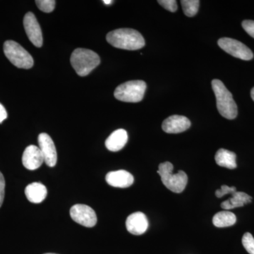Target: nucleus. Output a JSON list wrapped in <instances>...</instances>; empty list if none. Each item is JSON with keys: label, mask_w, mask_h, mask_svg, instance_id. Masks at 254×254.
I'll return each instance as SVG.
<instances>
[{"label": "nucleus", "mask_w": 254, "mask_h": 254, "mask_svg": "<svg viewBox=\"0 0 254 254\" xmlns=\"http://www.w3.org/2000/svg\"><path fill=\"white\" fill-rule=\"evenodd\" d=\"M106 40L111 46L123 50H139L145 44L141 33L131 28H120L110 31L107 35Z\"/></svg>", "instance_id": "nucleus-1"}, {"label": "nucleus", "mask_w": 254, "mask_h": 254, "mask_svg": "<svg viewBox=\"0 0 254 254\" xmlns=\"http://www.w3.org/2000/svg\"><path fill=\"white\" fill-rule=\"evenodd\" d=\"M212 88L216 97L219 113L227 120L236 118L238 114L237 105L226 86L220 80L214 79L212 81Z\"/></svg>", "instance_id": "nucleus-2"}, {"label": "nucleus", "mask_w": 254, "mask_h": 254, "mask_svg": "<svg viewBox=\"0 0 254 254\" xmlns=\"http://www.w3.org/2000/svg\"><path fill=\"white\" fill-rule=\"evenodd\" d=\"M70 61L78 76H86L100 64V58L91 50L77 48L71 54Z\"/></svg>", "instance_id": "nucleus-3"}, {"label": "nucleus", "mask_w": 254, "mask_h": 254, "mask_svg": "<svg viewBox=\"0 0 254 254\" xmlns=\"http://www.w3.org/2000/svg\"><path fill=\"white\" fill-rule=\"evenodd\" d=\"M173 165L170 162L160 164L158 175L161 177L162 182L169 190L175 193H181L186 188L188 177L184 171H179L173 174Z\"/></svg>", "instance_id": "nucleus-4"}, {"label": "nucleus", "mask_w": 254, "mask_h": 254, "mask_svg": "<svg viewBox=\"0 0 254 254\" xmlns=\"http://www.w3.org/2000/svg\"><path fill=\"white\" fill-rule=\"evenodd\" d=\"M146 83L143 81H130L125 82L117 87L115 89V98L125 103H138L143 100Z\"/></svg>", "instance_id": "nucleus-5"}, {"label": "nucleus", "mask_w": 254, "mask_h": 254, "mask_svg": "<svg viewBox=\"0 0 254 254\" xmlns=\"http://www.w3.org/2000/svg\"><path fill=\"white\" fill-rule=\"evenodd\" d=\"M4 53L5 56L16 67L26 69L33 67L34 61L31 55L16 42H5Z\"/></svg>", "instance_id": "nucleus-6"}, {"label": "nucleus", "mask_w": 254, "mask_h": 254, "mask_svg": "<svg viewBox=\"0 0 254 254\" xmlns=\"http://www.w3.org/2000/svg\"><path fill=\"white\" fill-rule=\"evenodd\" d=\"M218 44L222 50L235 58L246 61L253 59L254 54L252 50L237 40L222 38L219 40Z\"/></svg>", "instance_id": "nucleus-7"}, {"label": "nucleus", "mask_w": 254, "mask_h": 254, "mask_svg": "<svg viewBox=\"0 0 254 254\" xmlns=\"http://www.w3.org/2000/svg\"><path fill=\"white\" fill-rule=\"evenodd\" d=\"M70 215L73 221L86 227H94L97 223L95 212L86 205L76 204L70 209Z\"/></svg>", "instance_id": "nucleus-8"}, {"label": "nucleus", "mask_w": 254, "mask_h": 254, "mask_svg": "<svg viewBox=\"0 0 254 254\" xmlns=\"http://www.w3.org/2000/svg\"><path fill=\"white\" fill-rule=\"evenodd\" d=\"M23 26L28 39L37 48L43 46V34L41 26L35 15L32 12H28L23 18Z\"/></svg>", "instance_id": "nucleus-9"}, {"label": "nucleus", "mask_w": 254, "mask_h": 254, "mask_svg": "<svg viewBox=\"0 0 254 254\" xmlns=\"http://www.w3.org/2000/svg\"><path fill=\"white\" fill-rule=\"evenodd\" d=\"M38 144L44 158L45 163L50 168L55 167L58 161V153L51 137L48 133H41L38 136Z\"/></svg>", "instance_id": "nucleus-10"}, {"label": "nucleus", "mask_w": 254, "mask_h": 254, "mask_svg": "<svg viewBox=\"0 0 254 254\" xmlns=\"http://www.w3.org/2000/svg\"><path fill=\"white\" fill-rule=\"evenodd\" d=\"M44 162L41 149L36 145L28 146L23 152L22 163L23 166L29 170H37Z\"/></svg>", "instance_id": "nucleus-11"}, {"label": "nucleus", "mask_w": 254, "mask_h": 254, "mask_svg": "<svg viewBox=\"0 0 254 254\" xmlns=\"http://www.w3.org/2000/svg\"><path fill=\"white\" fill-rule=\"evenodd\" d=\"M190 127L188 118L181 115H173L164 120L162 128L168 133H179L187 131Z\"/></svg>", "instance_id": "nucleus-12"}, {"label": "nucleus", "mask_w": 254, "mask_h": 254, "mask_svg": "<svg viewBox=\"0 0 254 254\" xmlns=\"http://www.w3.org/2000/svg\"><path fill=\"white\" fill-rule=\"evenodd\" d=\"M126 227L128 232L132 235H143L148 230V219L144 213L136 212L131 214L127 218Z\"/></svg>", "instance_id": "nucleus-13"}, {"label": "nucleus", "mask_w": 254, "mask_h": 254, "mask_svg": "<svg viewBox=\"0 0 254 254\" xmlns=\"http://www.w3.org/2000/svg\"><path fill=\"white\" fill-rule=\"evenodd\" d=\"M134 178L126 170H118L107 174L106 182L108 185L117 188H127L133 185Z\"/></svg>", "instance_id": "nucleus-14"}, {"label": "nucleus", "mask_w": 254, "mask_h": 254, "mask_svg": "<svg viewBox=\"0 0 254 254\" xmlns=\"http://www.w3.org/2000/svg\"><path fill=\"white\" fill-rule=\"evenodd\" d=\"M128 141V134L123 128L116 130L105 141V146L110 151L117 152L123 149Z\"/></svg>", "instance_id": "nucleus-15"}, {"label": "nucleus", "mask_w": 254, "mask_h": 254, "mask_svg": "<svg viewBox=\"0 0 254 254\" xmlns=\"http://www.w3.org/2000/svg\"><path fill=\"white\" fill-rule=\"evenodd\" d=\"M25 194L27 199L31 203H40L46 199L48 190L43 184L40 182H33L26 187Z\"/></svg>", "instance_id": "nucleus-16"}, {"label": "nucleus", "mask_w": 254, "mask_h": 254, "mask_svg": "<svg viewBox=\"0 0 254 254\" xmlns=\"http://www.w3.org/2000/svg\"><path fill=\"white\" fill-rule=\"evenodd\" d=\"M232 198L221 203V207L224 210H228L240 208L252 202V196L245 192L235 191V193H232Z\"/></svg>", "instance_id": "nucleus-17"}, {"label": "nucleus", "mask_w": 254, "mask_h": 254, "mask_svg": "<svg viewBox=\"0 0 254 254\" xmlns=\"http://www.w3.org/2000/svg\"><path fill=\"white\" fill-rule=\"evenodd\" d=\"M215 159L219 166L228 169L237 168V155L230 150L220 148L217 151Z\"/></svg>", "instance_id": "nucleus-18"}, {"label": "nucleus", "mask_w": 254, "mask_h": 254, "mask_svg": "<svg viewBox=\"0 0 254 254\" xmlns=\"http://www.w3.org/2000/svg\"><path fill=\"white\" fill-rule=\"evenodd\" d=\"M237 222V217L232 212L228 210L218 212L214 215L213 223L217 227H226L232 226Z\"/></svg>", "instance_id": "nucleus-19"}, {"label": "nucleus", "mask_w": 254, "mask_h": 254, "mask_svg": "<svg viewBox=\"0 0 254 254\" xmlns=\"http://www.w3.org/2000/svg\"><path fill=\"white\" fill-rule=\"evenodd\" d=\"M181 3L184 12L189 17L194 16L198 13L200 4L198 0H182Z\"/></svg>", "instance_id": "nucleus-20"}, {"label": "nucleus", "mask_w": 254, "mask_h": 254, "mask_svg": "<svg viewBox=\"0 0 254 254\" xmlns=\"http://www.w3.org/2000/svg\"><path fill=\"white\" fill-rule=\"evenodd\" d=\"M36 3L39 9L46 13L52 12L56 4L55 0H37Z\"/></svg>", "instance_id": "nucleus-21"}, {"label": "nucleus", "mask_w": 254, "mask_h": 254, "mask_svg": "<svg viewBox=\"0 0 254 254\" xmlns=\"http://www.w3.org/2000/svg\"><path fill=\"white\" fill-rule=\"evenodd\" d=\"M242 245L250 254H254V238L252 234L247 232L242 237Z\"/></svg>", "instance_id": "nucleus-22"}, {"label": "nucleus", "mask_w": 254, "mask_h": 254, "mask_svg": "<svg viewBox=\"0 0 254 254\" xmlns=\"http://www.w3.org/2000/svg\"><path fill=\"white\" fill-rule=\"evenodd\" d=\"M159 4L171 12H175L177 10V1L175 0H159Z\"/></svg>", "instance_id": "nucleus-23"}, {"label": "nucleus", "mask_w": 254, "mask_h": 254, "mask_svg": "<svg viewBox=\"0 0 254 254\" xmlns=\"http://www.w3.org/2000/svg\"><path fill=\"white\" fill-rule=\"evenodd\" d=\"M235 191H237L236 187H230L227 185H222L220 190H218L215 191V195L218 198H222L224 195L229 194V193L232 194Z\"/></svg>", "instance_id": "nucleus-24"}, {"label": "nucleus", "mask_w": 254, "mask_h": 254, "mask_svg": "<svg viewBox=\"0 0 254 254\" xmlns=\"http://www.w3.org/2000/svg\"><path fill=\"white\" fill-rule=\"evenodd\" d=\"M242 27L250 36L254 38V21L245 20L242 22Z\"/></svg>", "instance_id": "nucleus-25"}, {"label": "nucleus", "mask_w": 254, "mask_h": 254, "mask_svg": "<svg viewBox=\"0 0 254 254\" xmlns=\"http://www.w3.org/2000/svg\"><path fill=\"white\" fill-rule=\"evenodd\" d=\"M5 193V180L4 176L0 172V208L4 201Z\"/></svg>", "instance_id": "nucleus-26"}, {"label": "nucleus", "mask_w": 254, "mask_h": 254, "mask_svg": "<svg viewBox=\"0 0 254 254\" xmlns=\"http://www.w3.org/2000/svg\"><path fill=\"white\" fill-rule=\"evenodd\" d=\"M7 118V113L4 107L0 103V124L2 123Z\"/></svg>", "instance_id": "nucleus-27"}, {"label": "nucleus", "mask_w": 254, "mask_h": 254, "mask_svg": "<svg viewBox=\"0 0 254 254\" xmlns=\"http://www.w3.org/2000/svg\"><path fill=\"white\" fill-rule=\"evenodd\" d=\"M103 2H104L105 4H112V2H113V1H112V0H109V1L104 0V1H103Z\"/></svg>", "instance_id": "nucleus-28"}, {"label": "nucleus", "mask_w": 254, "mask_h": 254, "mask_svg": "<svg viewBox=\"0 0 254 254\" xmlns=\"http://www.w3.org/2000/svg\"><path fill=\"white\" fill-rule=\"evenodd\" d=\"M251 96L254 101V88H252V91H251Z\"/></svg>", "instance_id": "nucleus-29"}, {"label": "nucleus", "mask_w": 254, "mask_h": 254, "mask_svg": "<svg viewBox=\"0 0 254 254\" xmlns=\"http://www.w3.org/2000/svg\"><path fill=\"white\" fill-rule=\"evenodd\" d=\"M51 254V253H48V254Z\"/></svg>", "instance_id": "nucleus-30"}]
</instances>
